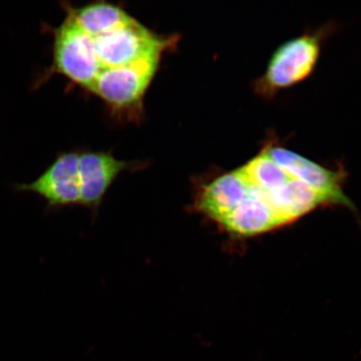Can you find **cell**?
Here are the masks:
<instances>
[{
	"label": "cell",
	"instance_id": "3957f363",
	"mask_svg": "<svg viewBox=\"0 0 361 361\" xmlns=\"http://www.w3.org/2000/svg\"><path fill=\"white\" fill-rule=\"evenodd\" d=\"M162 53L153 52L132 64L102 72L90 92L117 110L140 106L154 78Z\"/></svg>",
	"mask_w": 361,
	"mask_h": 361
},
{
	"label": "cell",
	"instance_id": "52a82bcc",
	"mask_svg": "<svg viewBox=\"0 0 361 361\" xmlns=\"http://www.w3.org/2000/svg\"><path fill=\"white\" fill-rule=\"evenodd\" d=\"M128 166V162L116 159L109 153L79 154L80 204L97 209L113 182Z\"/></svg>",
	"mask_w": 361,
	"mask_h": 361
},
{
	"label": "cell",
	"instance_id": "8fae6325",
	"mask_svg": "<svg viewBox=\"0 0 361 361\" xmlns=\"http://www.w3.org/2000/svg\"><path fill=\"white\" fill-rule=\"evenodd\" d=\"M65 8L66 16L90 36L106 33L133 19L123 8L107 3H96L78 8L67 6Z\"/></svg>",
	"mask_w": 361,
	"mask_h": 361
},
{
	"label": "cell",
	"instance_id": "277c9868",
	"mask_svg": "<svg viewBox=\"0 0 361 361\" xmlns=\"http://www.w3.org/2000/svg\"><path fill=\"white\" fill-rule=\"evenodd\" d=\"M51 73L65 75L80 87L90 90L100 74L92 39L70 16L53 30Z\"/></svg>",
	"mask_w": 361,
	"mask_h": 361
},
{
	"label": "cell",
	"instance_id": "7a4b0ae2",
	"mask_svg": "<svg viewBox=\"0 0 361 361\" xmlns=\"http://www.w3.org/2000/svg\"><path fill=\"white\" fill-rule=\"evenodd\" d=\"M89 36L100 74L132 64L153 52L164 51L175 40L161 38L135 19L106 33Z\"/></svg>",
	"mask_w": 361,
	"mask_h": 361
},
{
	"label": "cell",
	"instance_id": "7c38bea8",
	"mask_svg": "<svg viewBox=\"0 0 361 361\" xmlns=\"http://www.w3.org/2000/svg\"><path fill=\"white\" fill-rule=\"evenodd\" d=\"M238 170L250 186L267 192L277 190L293 178L263 150Z\"/></svg>",
	"mask_w": 361,
	"mask_h": 361
},
{
	"label": "cell",
	"instance_id": "8992f818",
	"mask_svg": "<svg viewBox=\"0 0 361 361\" xmlns=\"http://www.w3.org/2000/svg\"><path fill=\"white\" fill-rule=\"evenodd\" d=\"M78 164V153H62L37 179L30 183L16 184V190L42 197L47 202L48 209L80 204Z\"/></svg>",
	"mask_w": 361,
	"mask_h": 361
},
{
	"label": "cell",
	"instance_id": "30bf717a",
	"mask_svg": "<svg viewBox=\"0 0 361 361\" xmlns=\"http://www.w3.org/2000/svg\"><path fill=\"white\" fill-rule=\"evenodd\" d=\"M266 193L271 209L281 227L295 222L316 207L327 204L326 201L308 185L295 178L277 190Z\"/></svg>",
	"mask_w": 361,
	"mask_h": 361
},
{
	"label": "cell",
	"instance_id": "9c48e42d",
	"mask_svg": "<svg viewBox=\"0 0 361 361\" xmlns=\"http://www.w3.org/2000/svg\"><path fill=\"white\" fill-rule=\"evenodd\" d=\"M247 195L232 213L218 224L229 234L251 237L281 227L265 192L248 185Z\"/></svg>",
	"mask_w": 361,
	"mask_h": 361
},
{
	"label": "cell",
	"instance_id": "ba28073f",
	"mask_svg": "<svg viewBox=\"0 0 361 361\" xmlns=\"http://www.w3.org/2000/svg\"><path fill=\"white\" fill-rule=\"evenodd\" d=\"M248 184L238 169L221 174L201 188L194 207L214 222L219 224L245 200Z\"/></svg>",
	"mask_w": 361,
	"mask_h": 361
},
{
	"label": "cell",
	"instance_id": "6da1fadb",
	"mask_svg": "<svg viewBox=\"0 0 361 361\" xmlns=\"http://www.w3.org/2000/svg\"><path fill=\"white\" fill-rule=\"evenodd\" d=\"M329 29L323 27L279 47L271 57L264 75L255 81V92L265 99L273 98L281 90L308 78L317 65Z\"/></svg>",
	"mask_w": 361,
	"mask_h": 361
},
{
	"label": "cell",
	"instance_id": "5b68a950",
	"mask_svg": "<svg viewBox=\"0 0 361 361\" xmlns=\"http://www.w3.org/2000/svg\"><path fill=\"white\" fill-rule=\"evenodd\" d=\"M263 151L287 171L292 178L308 185L326 201L327 204L352 207L349 198L343 191L345 173L334 171L308 159L298 153L275 144H267Z\"/></svg>",
	"mask_w": 361,
	"mask_h": 361
}]
</instances>
